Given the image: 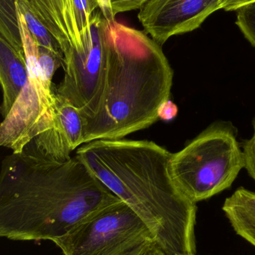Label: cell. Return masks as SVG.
<instances>
[{"label": "cell", "mask_w": 255, "mask_h": 255, "mask_svg": "<svg viewBox=\"0 0 255 255\" xmlns=\"http://www.w3.org/2000/svg\"><path fill=\"white\" fill-rule=\"evenodd\" d=\"M121 201L76 155L58 162L12 153L1 163L0 236L52 241Z\"/></svg>", "instance_id": "1"}, {"label": "cell", "mask_w": 255, "mask_h": 255, "mask_svg": "<svg viewBox=\"0 0 255 255\" xmlns=\"http://www.w3.org/2000/svg\"><path fill=\"white\" fill-rule=\"evenodd\" d=\"M76 156L143 220L166 255H196L197 207L174 181L172 153L153 141L98 139Z\"/></svg>", "instance_id": "2"}, {"label": "cell", "mask_w": 255, "mask_h": 255, "mask_svg": "<svg viewBox=\"0 0 255 255\" xmlns=\"http://www.w3.org/2000/svg\"><path fill=\"white\" fill-rule=\"evenodd\" d=\"M106 67L98 110L84 128L83 143L124 139L159 120L169 100L173 70L161 46L145 31L116 20L106 27Z\"/></svg>", "instance_id": "3"}, {"label": "cell", "mask_w": 255, "mask_h": 255, "mask_svg": "<svg viewBox=\"0 0 255 255\" xmlns=\"http://www.w3.org/2000/svg\"><path fill=\"white\" fill-rule=\"evenodd\" d=\"M245 168V156L232 124L217 122L172 154L171 172L181 193L194 203L229 189Z\"/></svg>", "instance_id": "4"}, {"label": "cell", "mask_w": 255, "mask_h": 255, "mask_svg": "<svg viewBox=\"0 0 255 255\" xmlns=\"http://www.w3.org/2000/svg\"><path fill=\"white\" fill-rule=\"evenodd\" d=\"M18 20L26 59L28 81L11 111L0 125V145L20 153L37 135L50 128L56 116V94L52 78L64 57L39 47L23 16Z\"/></svg>", "instance_id": "5"}, {"label": "cell", "mask_w": 255, "mask_h": 255, "mask_svg": "<svg viewBox=\"0 0 255 255\" xmlns=\"http://www.w3.org/2000/svg\"><path fill=\"white\" fill-rule=\"evenodd\" d=\"M151 240L154 236L143 220L121 201L82 220L52 242L64 255H122Z\"/></svg>", "instance_id": "6"}, {"label": "cell", "mask_w": 255, "mask_h": 255, "mask_svg": "<svg viewBox=\"0 0 255 255\" xmlns=\"http://www.w3.org/2000/svg\"><path fill=\"white\" fill-rule=\"evenodd\" d=\"M44 25L63 55L83 46L91 35L97 0H17Z\"/></svg>", "instance_id": "7"}, {"label": "cell", "mask_w": 255, "mask_h": 255, "mask_svg": "<svg viewBox=\"0 0 255 255\" xmlns=\"http://www.w3.org/2000/svg\"><path fill=\"white\" fill-rule=\"evenodd\" d=\"M221 9V0H149L139 9L144 31L162 46L170 37L194 31Z\"/></svg>", "instance_id": "8"}, {"label": "cell", "mask_w": 255, "mask_h": 255, "mask_svg": "<svg viewBox=\"0 0 255 255\" xmlns=\"http://www.w3.org/2000/svg\"><path fill=\"white\" fill-rule=\"evenodd\" d=\"M56 116L50 128L34 138L23 151L40 158L62 162L83 145L84 127L79 111L56 95Z\"/></svg>", "instance_id": "9"}, {"label": "cell", "mask_w": 255, "mask_h": 255, "mask_svg": "<svg viewBox=\"0 0 255 255\" xmlns=\"http://www.w3.org/2000/svg\"><path fill=\"white\" fill-rule=\"evenodd\" d=\"M28 81V70L22 39L0 35V82L2 91L1 115L6 118Z\"/></svg>", "instance_id": "10"}, {"label": "cell", "mask_w": 255, "mask_h": 255, "mask_svg": "<svg viewBox=\"0 0 255 255\" xmlns=\"http://www.w3.org/2000/svg\"><path fill=\"white\" fill-rule=\"evenodd\" d=\"M234 230L255 247V193L240 187L223 206Z\"/></svg>", "instance_id": "11"}, {"label": "cell", "mask_w": 255, "mask_h": 255, "mask_svg": "<svg viewBox=\"0 0 255 255\" xmlns=\"http://www.w3.org/2000/svg\"><path fill=\"white\" fill-rule=\"evenodd\" d=\"M15 3L18 11L23 16L27 28L29 30L37 46L49 49L51 52L64 57L61 48L44 25L33 15L25 4L17 0H16Z\"/></svg>", "instance_id": "12"}, {"label": "cell", "mask_w": 255, "mask_h": 255, "mask_svg": "<svg viewBox=\"0 0 255 255\" xmlns=\"http://www.w3.org/2000/svg\"><path fill=\"white\" fill-rule=\"evenodd\" d=\"M236 23L246 38L255 47V2L238 9Z\"/></svg>", "instance_id": "13"}, {"label": "cell", "mask_w": 255, "mask_h": 255, "mask_svg": "<svg viewBox=\"0 0 255 255\" xmlns=\"http://www.w3.org/2000/svg\"><path fill=\"white\" fill-rule=\"evenodd\" d=\"M253 125V136L244 142L243 151L245 156V169L255 181V118Z\"/></svg>", "instance_id": "14"}, {"label": "cell", "mask_w": 255, "mask_h": 255, "mask_svg": "<svg viewBox=\"0 0 255 255\" xmlns=\"http://www.w3.org/2000/svg\"><path fill=\"white\" fill-rule=\"evenodd\" d=\"M149 0H111L114 15L130 10H139Z\"/></svg>", "instance_id": "15"}, {"label": "cell", "mask_w": 255, "mask_h": 255, "mask_svg": "<svg viewBox=\"0 0 255 255\" xmlns=\"http://www.w3.org/2000/svg\"><path fill=\"white\" fill-rule=\"evenodd\" d=\"M122 255H167L154 240L147 241Z\"/></svg>", "instance_id": "16"}, {"label": "cell", "mask_w": 255, "mask_h": 255, "mask_svg": "<svg viewBox=\"0 0 255 255\" xmlns=\"http://www.w3.org/2000/svg\"><path fill=\"white\" fill-rule=\"evenodd\" d=\"M178 113V106L169 100L160 106L158 110L159 119L163 121H171L176 118Z\"/></svg>", "instance_id": "17"}, {"label": "cell", "mask_w": 255, "mask_h": 255, "mask_svg": "<svg viewBox=\"0 0 255 255\" xmlns=\"http://www.w3.org/2000/svg\"><path fill=\"white\" fill-rule=\"evenodd\" d=\"M255 2V0H221V9L238 10L241 7Z\"/></svg>", "instance_id": "18"}, {"label": "cell", "mask_w": 255, "mask_h": 255, "mask_svg": "<svg viewBox=\"0 0 255 255\" xmlns=\"http://www.w3.org/2000/svg\"><path fill=\"white\" fill-rule=\"evenodd\" d=\"M99 4V8L101 10L103 16L108 22H112L115 20V16L112 10L111 0H97Z\"/></svg>", "instance_id": "19"}, {"label": "cell", "mask_w": 255, "mask_h": 255, "mask_svg": "<svg viewBox=\"0 0 255 255\" xmlns=\"http://www.w3.org/2000/svg\"></svg>", "instance_id": "20"}]
</instances>
